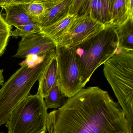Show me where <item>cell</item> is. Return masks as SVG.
Instances as JSON below:
<instances>
[{
  "label": "cell",
  "instance_id": "20",
  "mask_svg": "<svg viewBox=\"0 0 133 133\" xmlns=\"http://www.w3.org/2000/svg\"><path fill=\"white\" fill-rule=\"evenodd\" d=\"M64 1L65 0H32V1L42 4L48 9Z\"/></svg>",
  "mask_w": 133,
  "mask_h": 133
},
{
  "label": "cell",
  "instance_id": "6",
  "mask_svg": "<svg viewBox=\"0 0 133 133\" xmlns=\"http://www.w3.org/2000/svg\"><path fill=\"white\" fill-rule=\"evenodd\" d=\"M56 58L59 87L66 97H72L84 88L81 85L74 48L57 46Z\"/></svg>",
  "mask_w": 133,
  "mask_h": 133
},
{
  "label": "cell",
  "instance_id": "14",
  "mask_svg": "<svg viewBox=\"0 0 133 133\" xmlns=\"http://www.w3.org/2000/svg\"><path fill=\"white\" fill-rule=\"evenodd\" d=\"M58 78V64L55 56L38 80L41 83L44 98L47 95L52 88L55 84Z\"/></svg>",
  "mask_w": 133,
  "mask_h": 133
},
{
  "label": "cell",
  "instance_id": "24",
  "mask_svg": "<svg viewBox=\"0 0 133 133\" xmlns=\"http://www.w3.org/2000/svg\"><path fill=\"white\" fill-rule=\"evenodd\" d=\"M3 72L4 70L0 69V86L3 84L4 80L3 76Z\"/></svg>",
  "mask_w": 133,
  "mask_h": 133
},
{
  "label": "cell",
  "instance_id": "23",
  "mask_svg": "<svg viewBox=\"0 0 133 133\" xmlns=\"http://www.w3.org/2000/svg\"><path fill=\"white\" fill-rule=\"evenodd\" d=\"M126 3L130 17L133 18V0H126Z\"/></svg>",
  "mask_w": 133,
  "mask_h": 133
},
{
  "label": "cell",
  "instance_id": "18",
  "mask_svg": "<svg viewBox=\"0 0 133 133\" xmlns=\"http://www.w3.org/2000/svg\"><path fill=\"white\" fill-rule=\"evenodd\" d=\"M41 29L37 23L31 22L16 27L12 31L11 36L15 38L26 37L32 34L40 33Z\"/></svg>",
  "mask_w": 133,
  "mask_h": 133
},
{
  "label": "cell",
  "instance_id": "19",
  "mask_svg": "<svg viewBox=\"0 0 133 133\" xmlns=\"http://www.w3.org/2000/svg\"><path fill=\"white\" fill-rule=\"evenodd\" d=\"M12 26L0 14V57L4 54L11 33Z\"/></svg>",
  "mask_w": 133,
  "mask_h": 133
},
{
  "label": "cell",
  "instance_id": "22",
  "mask_svg": "<svg viewBox=\"0 0 133 133\" xmlns=\"http://www.w3.org/2000/svg\"><path fill=\"white\" fill-rule=\"evenodd\" d=\"M32 2V0H9L4 6L11 5L25 4L30 3Z\"/></svg>",
  "mask_w": 133,
  "mask_h": 133
},
{
  "label": "cell",
  "instance_id": "16",
  "mask_svg": "<svg viewBox=\"0 0 133 133\" xmlns=\"http://www.w3.org/2000/svg\"><path fill=\"white\" fill-rule=\"evenodd\" d=\"M66 98L59 88L57 81L44 98L45 106L48 109L61 108L65 102Z\"/></svg>",
  "mask_w": 133,
  "mask_h": 133
},
{
  "label": "cell",
  "instance_id": "9",
  "mask_svg": "<svg viewBox=\"0 0 133 133\" xmlns=\"http://www.w3.org/2000/svg\"><path fill=\"white\" fill-rule=\"evenodd\" d=\"M115 0H86L77 12V16L87 15L105 27L109 26Z\"/></svg>",
  "mask_w": 133,
  "mask_h": 133
},
{
  "label": "cell",
  "instance_id": "3",
  "mask_svg": "<svg viewBox=\"0 0 133 133\" xmlns=\"http://www.w3.org/2000/svg\"><path fill=\"white\" fill-rule=\"evenodd\" d=\"M118 44L115 28L107 26L73 47L83 88L95 70L113 56Z\"/></svg>",
  "mask_w": 133,
  "mask_h": 133
},
{
  "label": "cell",
  "instance_id": "25",
  "mask_svg": "<svg viewBox=\"0 0 133 133\" xmlns=\"http://www.w3.org/2000/svg\"><path fill=\"white\" fill-rule=\"evenodd\" d=\"M0 133H4L3 132H0Z\"/></svg>",
  "mask_w": 133,
  "mask_h": 133
},
{
  "label": "cell",
  "instance_id": "10",
  "mask_svg": "<svg viewBox=\"0 0 133 133\" xmlns=\"http://www.w3.org/2000/svg\"><path fill=\"white\" fill-rule=\"evenodd\" d=\"M74 0H65L48 9L43 18L38 23L40 29L51 25L62 19L69 14L70 8Z\"/></svg>",
  "mask_w": 133,
  "mask_h": 133
},
{
  "label": "cell",
  "instance_id": "13",
  "mask_svg": "<svg viewBox=\"0 0 133 133\" xmlns=\"http://www.w3.org/2000/svg\"><path fill=\"white\" fill-rule=\"evenodd\" d=\"M119 39V48L133 50V18L129 17L115 28Z\"/></svg>",
  "mask_w": 133,
  "mask_h": 133
},
{
  "label": "cell",
  "instance_id": "15",
  "mask_svg": "<svg viewBox=\"0 0 133 133\" xmlns=\"http://www.w3.org/2000/svg\"><path fill=\"white\" fill-rule=\"evenodd\" d=\"M126 0H115L111 12L110 27L116 28L129 17Z\"/></svg>",
  "mask_w": 133,
  "mask_h": 133
},
{
  "label": "cell",
  "instance_id": "17",
  "mask_svg": "<svg viewBox=\"0 0 133 133\" xmlns=\"http://www.w3.org/2000/svg\"><path fill=\"white\" fill-rule=\"evenodd\" d=\"M23 5L31 21L37 23L43 18L48 11L44 5L34 2Z\"/></svg>",
  "mask_w": 133,
  "mask_h": 133
},
{
  "label": "cell",
  "instance_id": "2",
  "mask_svg": "<svg viewBox=\"0 0 133 133\" xmlns=\"http://www.w3.org/2000/svg\"><path fill=\"white\" fill-rule=\"evenodd\" d=\"M55 56L56 49L35 65L25 61L2 84L0 89V126L6 123L12 112L29 95L34 84Z\"/></svg>",
  "mask_w": 133,
  "mask_h": 133
},
{
  "label": "cell",
  "instance_id": "4",
  "mask_svg": "<svg viewBox=\"0 0 133 133\" xmlns=\"http://www.w3.org/2000/svg\"><path fill=\"white\" fill-rule=\"evenodd\" d=\"M104 72L133 133V50L118 48L104 64Z\"/></svg>",
  "mask_w": 133,
  "mask_h": 133
},
{
  "label": "cell",
  "instance_id": "5",
  "mask_svg": "<svg viewBox=\"0 0 133 133\" xmlns=\"http://www.w3.org/2000/svg\"><path fill=\"white\" fill-rule=\"evenodd\" d=\"M48 115L39 81L36 94L29 95L12 112L5 124L8 133H46Z\"/></svg>",
  "mask_w": 133,
  "mask_h": 133
},
{
  "label": "cell",
  "instance_id": "1",
  "mask_svg": "<svg viewBox=\"0 0 133 133\" xmlns=\"http://www.w3.org/2000/svg\"><path fill=\"white\" fill-rule=\"evenodd\" d=\"M48 133H130L125 113L107 91L83 88L48 113Z\"/></svg>",
  "mask_w": 133,
  "mask_h": 133
},
{
  "label": "cell",
  "instance_id": "12",
  "mask_svg": "<svg viewBox=\"0 0 133 133\" xmlns=\"http://www.w3.org/2000/svg\"><path fill=\"white\" fill-rule=\"evenodd\" d=\"M76 16V15L69 14L64 18L51 25L41 29L40 34L55 42L64 34Z\"/></svg>",
  "mask_w": 133,
  "mask_h": 133
},
{
  "label": "cell",
  "instance_id": "11",
  "mask_svg": "<svg viewBox=\"0 0 133 133\" xmlns=\"http://www.w3.org/2000/svg\"><path fill=\"white\" fill-rule=\"evenodd\" d=\"M5 11V20L11 26L16 28L31 22L23 4L11 5L2 7Z\"/></svg>",
  "mask_w": 133,
  "mask_h": 133
},
{
  "label": "cell",
  "instance_id": "7",
  "mask_svg": "<svg viewBox=\"0 0 133 133\" xmlns=\"http://www.w3.org/2000/svg\"><path fill=\"white\" fill-rule=\"evenodd\" d=\"M105 28L87 15L76 16L64 34L54 42L56 46L73 47Z\"/></svg>",
  "mask_w": 133,
  "mask_h": 133
},
{
  "label": "cell",
  "instance_id": "8",
  "mask_svg": "<svg viewBox=\"0 0 133 133\" xmlns=\"http://www.w3.org/2000/svg\"><path fill=\"white\" fill-rule=\"evenodd\" d=\"M54 42L40 34H32L22 38L14 57L24 58L30 55L43 57L55 50Z\"/></svg>",
  "mask_w": 133,
  "mask_h": 133
},
{
  "label": "cell",
  "instance_id": "21",
  "mask_svg": "<svg viewBox=\"0 0 133 133\" xmlns=\"http://www.w3.org/2000/svg\"><path fill=\"white\" fill-rule=\"evenodd\" d=\"M85 1L86 0H74L70 8L69 14L76 15L79 9Z\"/></svg>",
  "mask_w": 133,
  "mask_h": 133
}]
</instances>
